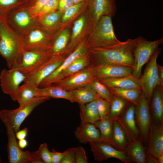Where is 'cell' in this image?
Instances as JSON below:
<instances>
[{"label":"cell","instance_id":"cell-25","mask_svg":"<svg viewBox=\"0 0 163 163\" xmlns=\"http://www.w3.org/2000/svg\"><path fill=\"white\" fill-rule=\"evenodd\" d=\"M151 109L155 120L158 123H163V88L160 85L154 89L152 95Z\"/></svg>","mask_w":163,"mask_h":163},{"label":"cell","instance_id":"cell-29","mask_svg":"<svg viewBox=\"0 0 163 163\" xmlns=\"http://www.w3.org/2000/svg\"><path fill=\"white\" fill-rule=\"evenodd\" d=\"M79 105L81 124L87 123L94 124L100 120L96 106L95 101Z\"/></svg>","mask_w":163,"mask_h":163},{"label":"cell","instance_id":"cell-16","mask_svg":"<svg viewBox=\"0 0 163 163\" xmlns=\"http://www.w3.org/2000/svg\"><path fill=\"white\" fill-rule=\"evenodd\" d=\"M149 101L142 93L136 106L135 115L141 139L147 141L149 139L151 124Z\"/></svg>","mask_w":163,"mask_h":163},{"label":"cell","instance_id":"cell-45","mask_svg":"<svg viewBox=\"0 0 163 163\" xmlns=\"http://www.w3.org/2000/svg\"><path fill=\"white\" fill-rule=\"evenodd\" d=\"M76 148H71L66 150V153L60 163H75Z\"/></svg>","mask_w":163,"mask_h":163},{"label":"cell","instance_id":"cell-53","mask_svg":"<svg viewBox=\"0 0 163 163\" xmlns=\"http://www.w3.org/2000/svg\"><path fill=\"white\" fill-rule=\"evenodd\" d=\"M158 163H163V153L161 154L157 158Z\"/></svg>","mask_w":163,"mask_h":163},{"label":"cell","instance_id":"cell-44","mask_svg":"<svg viewBox=\"0 0 163 163\" xmlns=\"http://www.w3.org/2000/svg\"><path fill=\"white\" fill-rule=\"evenodd\" d=\"M48 0H36L31 5L28 6L32 14L36 17V15Z\"/></svg>","mask_w":163,"mask_h":163},{"label":"cell","instance_id":"cell-7","mask_svg":"<svg viewBox=\"0 0 163 163\" xmlns=\"http://www.w3.org/2000/svg\"><path fill=\"white\" fill-rule=\"evenodd\" d=\"M5 20L10 27L22 37L38 25L36 18L31 13L26 4L10 12Z\"/></svg>","mask_w":163,"mask_h":163},{"label":"cell","instance_id":"cell-40","mask_svg":"<svg viewBox=\"0 0 163 163\" xmlns=\"http://www.w3.org/2000/svg\"><path fill=\"white\" fill-rule=\"evenodd\" d=\"M58 0H48L36 16L37 18L57 11Z\"/></svg>","mask_w":163,"mask_h":163},{"label":"cell","instance_id":"cell-38","mask_svg":"<svg viewBox=\"0 0 163 163\" xmlns=\"http://www.w3.org/2000/svg\"><path fill=\"white\" fill-rule=\"evenodd\" d=\"M95 101L100 120L103 119L107 116L109 113L110 102L99 97Z\"/></svg>","mask_w":163,"mask_h":163},{"label":"cell","instance_id":"cell-43","mask_svg":"<svg viewBox=\"0 0 163 163\" xmlns=\"http://www.w3.org/2000/svg\"><path fill=\"white\" fill-rule=\"evenodd\" d=\"M85 151L82 146L76 147L75 154V163H88Z\"/></svg>","mask_w":163,"mask_h":163},{"label":"cell","instance_id":"cell-41","mask_svg":"<svg viewBox=\"0 0 163 163\" xmlns=\"http://www.w3.org/2000/svg\"><path fill=\"white\" fill-rule=\"evenodd\" d=\"M85 21V17L82 16L75 21L72 29V42L74 41L81 33L84 26Z\"/></svg>","mask_w":163,"mask_h":163},{"label":"cell","instance_id":"cell-26","mask_svg":"<svg viewBox=\"0 0 163 163\" xmlns=\"http://www.w3.org/2000/svg\"><path fill=\"white\" fill-rule=\"evenodd\" d=\"M85 55L76 59L72 62L56 77L53 84L88 67L90 61Z\"/></svg>","mask_w":163,"mask_h":163},{"label":"cell","instance_id":"cell-32","mask_svg":"<svg viewBox=\"0 0 163 163\" xmlns=\"http://www.w3.org/2000/svg\"><path fill=\"white\" fill-rule=\"evenodd\" d=\"M129 102L119 96L113 95L110 111L107 117L113 121L117 120L125 109Z\"/></svg>","mask_w":163,"mask_h":163},{"label":"cell","instance_id":"cell-14","mask_svg":"<svg viewBox=\"0 0 163 163\" xmlns=\"http://www.w3.org/2000/svg\"><path fill=\"white\" fill-rule=\"evenodd\" d=\"M50 57L47 51L24 50L21 62L14 68L26 75L36 69Z\"/></svg>","mask_w":163,"mask_h":163},{"label":"cell","instance_id":"cell-22","mask_svg":"<svg viewBox=\"0 0 163 163\" xmlns=\"http://www.w3.org/2000/svg\"><path fill=\"white\" fill-rule=\"evenodd\" d=\"M99 81L108 88L142 89L138 79L132 75Z\"/></svg>","mask_w":163,"mask_h":163},{"label":"cell","instance_id":"cell-8","mask_svg":"<svg viewBox=\"0 0 163 163\" xmlns=\"http://www.w3.org/2000/svg\"><path fill=\"white\" fill-rule=\"evenodd\" d=\"M159 47L155 51L144 70L138 79L141 87L142 93L149 102L153 91L158 85H160L158 74L157 59L161 53Z\"/></svg>","mask_w":163,"mask_h":163},{"label":"cell","instance_id":"cell-17","mask_svg":"<svg viewBox=\"0 0 163 163\" xmlns=\"http://www.w3.org/2000/svg\"><path fill=\"white\" fill-rule=\"evenodd\" d=\"M91 66L94 78L99 81L132 75V68L129 66L110 65Z\"/></svg>","mask_w":163,"mask_h":163},{"label":"cell","instance_id":"cell-52","mask_svg":"<svg viewBox=\"0 0 163 163\" xmlns=\"http://www.w3.org/2000/svg\"><path fill=\"white\" fill-rule=\"evenodd\" d=\"M26 2V5L28 6L33 4L36 0H25Z\"/></svg>","mask_w":163,"mask_h":163},{"label":"cell","instance_id":"cell-1","mask_svg":"<svg viewBox=\"0 0 163 163\" xmlns=\"http://www.w3.org/2000/svg\"><path fill=\"white\" fill-rule=\"evenodd\" d=\"M137 40V38L128 39L109 47L91 49L93 62L91 66L110 65L132 68L133 52Z\"/></svg>","mask_w":163,"mask_h":163},{"label":"cell","instance_id":"cell-13","mask_svg":"<svg viewBox=\"0 0 163 163\" xmlns=\"http://www.w3.org/2000/svg\"><path fill=\"white\" fill-rule=\"evenodd\" d=\"M94 78L92 67L91 66L52 85L69 91L89 85Z\"/></svg>","mask_w":163,"mask_h":163},{"label":"cell","instance_id":"cell-3","mask_svg":"<svg viewBox=\"0 0 163 163\" xmlns=\"http://www.w3.org/2000/svg\"><path fill=\"white\" fill-rule=\"evenodd\" d=\"M46 96H39L13 110L3 109L0 111V118L3 123L8 124L16 133L20 130L25 119L38 106L49 100Z\"/></svg>","mask_w":163,"mask_h":163},{"label":"cell","instance_id":"cell-36","mask_svg":"<svg viewBox=\"0 0 163 163\" xmlns=\"http://www.w3.org/2000/svg\"><path fill=\"white\" fill-rule=\"evenodd\" d=\"M90 84L99 97L110 102L113 94L104 84L94 78Z\"/></svg>","mask_w":163,"mask_h":163},{"label":"cell","instance_id":"cell-56","mask_svg":"<svg viewBox=\"0 0 163 163\" xmlns=\"http://www.w3.org/2000/svg\"><path fill=\"white\" fill-rule=\"evenodd\" d=\"M1 162H2V161H1V154H0V163H1Z\"/></svg>","mask_w":163,"mask_h":163},{"label":"cell","instance_id":"cell-54","mask_svg":"<svg viewBox=\"0 0 163 163\" xmlns=\"http://www.w3.org/2000/svg\"><path fill=\"white\" fill-rule=\"evenodd\" d=\"M74 4H76L83 1H85V0H72Z\"/></svg>","mask_w":163,"mask_h":163},{"label":"cell","instance_id":"cell-12","mask_svg":"<svg viewBox=\"0 0 163 163\" xmlns=\"http://www.w3.org/2000/svg\"><path fill=\"white\" fill-rule=\"evenodd\" d=\"M43 30L38 25L22 37L25 50L47 51L48 50L51 43Z\"/></svg>","mask_w":163,"mask_h":163},{"label":"cell","instance_id":"cell-24","mask_svg":"<svg viewBox=\"0 0 163 163\" xmlns=\"http://www.w3.org/2000/svg\"><path fill=\"white\" fill-rule=\"evenodd\" d=\"M69 91L72 95L74 102L79 104L95 101L99 97L90 84Z\"/></svg>","mask_w":163,"mask_h":163},{"label":"cell","instance_id":"cell-34","mask_svg":"<svg viewBox=\"0 0 163 163\" xmlns=\"http://www.w3.org/2000/svg\"><path fill=\"white\" fill-rule=\"evenodd\" d=\"M113 122L107 116L94 124L99 130L100 134L99 141L110 145L113 133Z\"/></svg>","mask_w":163,"mask_h":163},{"label":"cell","instance_id":"cell-11","mask_svg":"<svg viewBox=\"0 0 163 163\" xmlns=\"http://www.w3.org/2000/svg\"><path fill=\"white\" fill-rule=\"evenodd\" d=\"M89 143L96 161L102 162L109 158H113L125 163L131 162L126 151L118 150L108 143L100 141Z\"/></svg>","mask_w":163,"mask_h":163},{"label":"cell","instance_id":"cell-20","mask_svg":"<svg viewBox=\"0 0 163 163\" xmlns=\"http://www.w3.org/2000/svg\"><path fill=\"white\" fill-rule=\"evenodd\" d=\"M86 47L84 44H80L72 53L66 58L60 66L40 84L42 88L52 85L56 77L68 67L76 59L86 54Z\"/></svg>","mask_w":163,"mask_h":163},{"label":"cell","instance_id":"cell-4","mask_svg":"<svg viewBox=\"0 0 163 163\" xmlns=\"http://www.w3.org/2000/svg\"><path fill=\"white\" fill-rule=\"evenodd\" d=\"M112 18L103 16L95 25L89 44L91 49L107 47L120 42L115 34Z\"/></svg>","mask_w":163,"mask_h":163},{"label":"cell","instance_id":"cell-2","mask_svg":"<svg viewBox=\"0 0 163 163\" xmlns=\"http://www.w3.org/2000/svg\"><path fill=\"white\" fill-rule=\"evenodd\" d=\"M24 50L22 37L10 27L5 19H0V55L5 59L9 69L20 63Z\"/></svg>","mask_w":163,"mask_h":163},{"label":"cell","instance_id":"cell-21","mask_svg":"<svg viewBox=\"0 0 163 163\" xmlns=\"http://www.w3.org/2000/svg\"><path fill=\"white\" fill-rule=\"evenodd\" d=\"M74 134L81 143L86 144L100 140L99 130L94 124L91 123L81 124L76 128Z\"/></svg>","mask_w":163,"mask_h":163},{"label":"cell","instance_id":"cell-31","mask_svg":"<svg viewBox=\"0 0 163 163\" xmlns=\"http://www.w3.org/2000/svg\"><path fill=\"white\" fill-rule=\"evenodd\" d=\"M69 36V30L67 29L60 32L47 51L50 57L61 54L67 46Z\"/></svg>","mask_w":163,"mask_h":163},{"label":"cell","instance_id":"cell-46","mask_svg":"<svg viewBox=\"0 0 163 163\" xmlns=\"http://www.w3.org/2000/svg\"><path fill=\"white\" fill-rule=\"evenodd\" d=\"M66 153V151L63 152H59L52 149L50 151L52 163H60Z\"/></svg>","mask_w":163,"mask_h":163},{"label":"cell","instance_id":"cell-33","mask_svg":"<svg viewBox=\"0 0 163 163\" xmlns=\"http://www.w3.org/2000/svg\"><path fill=\"white\" fill-rule=\"evenodd\" d=\"M108 88L113 95L121 97L136 106L138 104L142 93V89H139Z\"/></svg>","mask_w":163,"mask_h":163},{"label":"cell","instance_id":"cell-37","mask_svg":"<svg viewBox=\"0 0 163 163\" xmlns=\"http://www.w3.org/2000/svg\"><path fill=\"white\" fill-rule=\"evenodd\" d=\"M24 4H26L25 0H0V14L5 18L10 12Z\"/></svg>","mask_w":163,"mask_h":163},{"label":"cell","instance_id":"cell-48","mask_svg":"<svg viewBox=\"0 0 163 163\" xmlns=\"http://www.w3.org/2000/svg\"><path fill=\"white\" fill-rule=\"evenodd\" d=\"M28 132V128L25 127L19 130L15 133L16 137L19 140L25 139L27 135Z\"/></svg>","mask_w":163,"mask_h":163},{"label":"cell","instance_id":"cell-28","mask_svg":"<svg viewBox=\"0 0 163 163\" xmlns=\"http://www.w3.org/2000/svg\"><path fill=\"white\" fill-rule=\"evenodd\" d=\"M128 143L127 137L123 128L117 121H114L110 145L118 150L125 151Z\"/></svg>","mask_w":163,"mask_h":163},{"label":"cell","instance_id":"cell-51","mask_svg":"<svg viewBox=\"0 0 163 163\" xmlns=\"http://www.w3.org/2000/svg\"><path fill=\"white\" fill-rule=\"evenodd\" d=\"M18 145L21 149H24L26 148L28 145V142L25 139L19 140Z\"/></svg>","mask_w":163,"mask_h":163},{"label":"cell","instance_id":"cell-5","mask_svg":"<svg viewBox=\"0 0 163 163\" xmlns=\"http://www.w3.org/2000/svg\"><path fill=\"white\" fill-rule=\"evenodd\" d=\"M137 38V42L133 52L132 75L138 79L141 75L143 66L148 62L155 51L163 43V37L152 41L140 36Z\"/></svg>","mask_w":163,"mask_h":163},{"label":"cell","instance_id":"cell-42","mask_svg":"<svg viewBox=\"0 0 163 163\" xmlns=\"http://www.w3.org/2000/svg\"><path fill=\"white\" fill-rule=\"evenodd\" d=\"M37 151L43 163H52L50 151L46 143L41 144Z\"/></svg>","mask_w":163,"mask_h":163},{"label":"cell","instance_id":"cell-6","mask_svg":"<svg viewBox=\"0 0 163 163\" xmlns=\"http://www.w3.org/2000/svg\"><path fill=\"white\" fill-rule=\"evenodd\" d=\"M3 123L8 137L7 150L9 163H43L37 151L30 152L21 148L17 142L13 129L7 123Z\"/></svg>","mask_w":163,"mask_h":163},{"label":"cell","instance_id":"cell-15","mask_svg":"<svg viewBox=\"0 0 163 163\" xmlns=\"http://www.w3.org/2000/svg\"><path fill=\"white\" fill-rule=\"evenodd\" d=\"M135 109L134 105L129 102L124 111L117 120L125 131L129 143L133 140L141 139L135 120Z\"/></svg>","mask_w":163,"mask_h":163},{"label":"cell","instance_id":"cell-39","mask_svg":"<svg viewBox=\"0 0 163 163\" xmlns=\"http://www.w3.org/2000/svg\"><path fill=\"white\" fill-rule=\"evenodd\" d=\"M85 1L79 3L74 4L64 11L62 18V21L64 22L72 18L85 5Z\"/></svg>","mask_w":163,"mask_h":163},{"label":"cell","instance_id":"cell-18","mask_svg":"<svg viewBox=\"0 0 163 163\" xmlns=\"http://www.w3.org/2000/svg\"><path fill=\"white\" fill-rule=\"evenodd\" d=\"M87 4L95 25L102 16L107 15L112 17L116 14L115 0H87Z\"/></svg>","mask_w":163,"mask_h":163},{"label":"cell","instance_id":"cell-27","mask_svg":"<svg viewBox=\"0 0 163 163\" xmlns=\"http://www.w3.org/2000/svg\"><path fill=\"white\" fill-rule=\"evenodd\" d=\"M38 97L46 96L50 98H62L74 102L73 98L69 91L53 85L39 88Z\"/></svg>","mask_w":163,"mask_h":163},{"label":"cell","instance_id":"cell-50","mask_svg":"<svg viewBox=\"0 0 163 163\" xmlns=\"http://www.w3.org/2000/svg\"><path fill=\"white\" fill-rule=\"evenodd\" d=\"M146 157V163H158L157 158L152 155L148 154Z\"/></svg>","mask_w":163,"mask_h":163},{"label":"cell","instance_id":"cell-49","mask_svg":"<svg viewBox=\"0 0 163 163\" xmlns=\"http://www.w3.org/2000/svg\"><path fill=\"white\" fill-rule=\"evenodd\" d=\"M158 74L160 86L163 88V67L157 64Z\"/></svg>","mask_w":163,"mask_h":163},{"label":"cell","instance_id":"cell-23","mask_svg":"<svg viewBox=\"0 0 163 163\" xmlns=\"http://www.w3.org/2000/svg\"><path fill=\"white\" fill-rule=\"evenodd\" d=\"M125 151L131 161L137 163H146V154L141 139L129 142Z\"/></svg>","mask_w":163,"mask_h":163},{"label":"cell","instance_id":"cell-10","mask_svg":"<svg viewBox=\"0 0 163 163\" xmlns=\"http://www.w3.org/2000/svg\"><path fill=\"white\" fill-rule=\"evenodd\" d=\"M66 58L61 55L50 57L33 72L26 75L24 83L39 87L41 83L62 64Z\"/></svg>","mask_w":163,"mask_h":163},{"label":"cell","instance_id":"cell-47","mask_svg":"<svg viewBox=\"0 0 163 163\" xmlns=\"http://www.w3.org/2000/svg\"><path fill=\"white\" fill-rule=\"evenodd\" d=\"M74 4L72 0H58V9L61 12L64 11Z\"/></svg>","mask_w":163,"mask_h":163},{"label":"cell","instance_id":"cell-35","mask_svg":"<svg viewBox=\"0 0 163 163\" xmlns=\"http://www.w3.org/2000/svg\"><path fill=\"white\" fill-rule=\"evenodd\" d=\"M61 12L56 11L37 18L38 26L43 29L54 27L59 20Z\"/></svg>","mask_w":163,"mask_h":163},{"label":"cell","instance_id":"cell-9","mask_svg":"<svg viewBox=\"0 0 163 163\" xmlns=\"http://www.w3.org/2000/svg\"><path fill=\"white\" fill-rule=\"evenodd\" d=\"M26 75L14 68L3 69L0 73V86L4 93L9 95L12 99L16 101L19 88L24 82Z\"/></svg>","mask_w":163,"mask_h":163},{"label":"cell","instance_id":"cell-55","mask_svg":"<svg viewBox=\"0 0 163 163\" xmlns=\"http://www.w3.org/2000/svg\"><path fill=\"white\" fill-rule=\"evenodd\" d=\"M5 19V18L3 17L0 14V19Z\"/></svg>","mask_w":163,"mask_h":163},{"label":"cell","instance_id":"cell-30","mask_svg":"<svg viewBox=\"0 0 163 163\" xmlns=\"http://www.w3.org/2000/svg\"><path fill=\"white\" fill-rule=\"evenodd\" d=\"M39 88L29 83H24L19 88L16 99L19 106L38 97Z\"/></svg>","mask_w":163,"mask_h":163},{"label":"cell","instance_id":"cell-19","mask_svg":"<svg viewBox=\"0 0 163 163\" xmlns=\"http://www.w3.org/2000/svg\"><path fill=\"white\" fill-rule=\"evenodd\" d=\"M148 154L157 158L163 153V123L155 125L151 123L150 127Z\"/></svg>","mask_w":163,"mask_h":163}]
</instances>
